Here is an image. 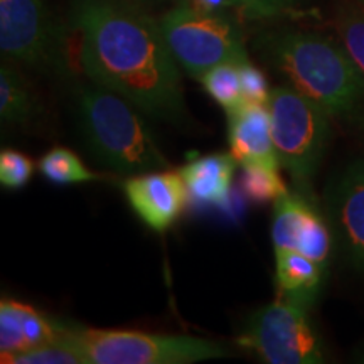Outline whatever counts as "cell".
<instances>
[{
  "label": "cell",
  "instance_id": "obj_8",
  "mask_svg": "<svg viewBox=\"0 0 364 364\" xmlns=\"http://www.w3.org/2000/svg\"><path fill=\"white\" fill-rule=\"evenodd\" d=\"M0 49L6 58L38 71H66L65 36L44 0H0Z\"/></svg>",
  "mask_w": 364,
  "mask_h": 364
},
{
  "label": "cell",
  "instance_id": "obj_18",
  "mask_svg": "<svg viewBox=\"0 0 364 364\" xmlns=\"http://www.w3.org/2000/svg\"><path fill=\"white\" fill-rule=\"evenodd\" d=\"M240 186L243 194L255 204L275 203L289 193L284 179L279 174V167L262 166V164L241 166Z\"/></svg>",
  "mask_w": 364,
  "mask_h": 364
},
{
  "label": "cell",
  "instance_id": "obj_22",
  "mask_svg": "<svg viewBox=\"0 0 364 364\" xmlns=\"http://www.w3.org/2000/svg\"><path fill=\"white\" fill-rule=\"evenodd\" d=\"M34 174L33 159L14 149L0 152V184L4 189H22Z\"/></svg>",
  "mask_w": 364,
  "mask_h": 364
},
{
  "label": "cell",
  "instance_id": "obj_28",
  "mask_svg": "<svg viewBox=\"0 0 364 364\" xmlns=\"http://www.w3.org/2000/svg\"><path fill=\"white\" fill-rule=\"evenodd\" d=\"M140 2H154V0H140Z\"/></svg>",
  "mask_w": 364,
  "mask_h": 364
},
{
  "label": "cell",
  "instance_id": "obj_7",
  "mask_svg": "<svg viewBox=\"0 0 364 364\" xmlns=\"http://www.w3.org/2000/svg\"><path fill=\"white\" fill-rule=\"evenodd\" d=\"M307 309L280 295L248 317L238 344L270 364L324 363V344Z\"/></svg>",
  "mask_w": 364,
  "mask_h": 364
},
{
  "label": "cell",
  "instance_id": "obj_19",
  "mask_svg": "<svg viewBox=\"0 0 364 364\" xmlns=\"http://www.w3.org/2000/svg\"><path fill=\"white\" fill-rule=\"evenodd\" d=\"M203 88L226 113L245 102L238 63H223L211 68L201 78Z\"/></svg>",
  "mask_w": 364,
  "mask_h": 364
},
{
  "label": "cell",
  "instance_id": "obj_3",
  "mask_svg": "<svg viewBox=\"0 0 364 364\" xmlns=\"http://www.w3.org/2000/svg\"><path fill=\"white\" fill-rule=\"evenodd\" d=\"M139 108L103 86H80L76 122L86 149L118 174L169 169V162L149 130Z\"/></svg>",
  "mask_w": 364,
  "mask_h": 364
},
{
  "label": "cell",
  "instance_id": "obj_23",
  "mask_svg": "<svg viewBox=\"0 0 364 364\" xmlns=\"http://www.w3.org/2000/svg\"><path fill=\"white\" fill-rule=\"evenodd\" d=\"M240 78H241V88H243L245 102L252 103H268L270 98V91L268 90V81L263 75V71L258 70L257 66L248 61L240 63Z\"/></svg>",
  "mask_w": 364,
  "mask_h": 364
},
{
  "label": "cell",
  "instance_id": "obj_25",
  "mask_svg": "<svg viewBox=\"0 0 364 364\" xmlns=\"http://www.w3.org/2000/svg\"><path fill=\"white\" fill-rule=\"evenodd\" d=\"M188 4L203 12H225L230 7H241V0H188Z\"/></svg>",
  "mask_w": 364,
  "mask_h": 364
},
{
  "label": "cell",
  "instance_id": "obj_10",
  "mask_svg": "<svg viewBox=\"0 0 364 364\" xmlns=\"http://www.w3.org/2000/svg\"><path fill=\"white\" fill-rule=\"evenodd\" d=\"M332 233L304 194L287 193L275 201L272 241L275 250H294L327 267Z\"/></svg>",
  "mask_w": 364,
  "mask_h": 364
},
{
  "label": "cell",
  "instance_id": "obj_12",
  "mask_svg": "<svg viewBox=\"0 0 364 364\" xmlns=\"http://www.w3.org/2000/svg\"><path fill=\"white\" fill-rule=\"evenodd\" d=\"M71 326L51 318L29 304L14 299L0 302V361L61 339Z\"/></svg>",
  "mask_w": 364,
  "mask_h": 364
},
{
  "label": "cell",
  "instance_id": "obj_4",
  "mask_svg": "<svg viewBox=\"0 0 364 364\" xmlns=\"http://www.w3.org/2000/svg\"><path fill=\"white\" fill-rule=\"evenodd\" d=\"M68 344L83 358V364H193L230 356L216 341L193 336L147 334L70 327Z\"/></svg>",
  "mask_w": 364,
  "mask_h": 364
},
{
  "label": "cell",
  "instance_id": "obj_9",
  "mask_svg": "<svg viewBox=\"0 0 364 364\" xmlns=\"http://www.w3.org/2000/svg\"><path fill=\"white\" fill-rule=\"evenodd\" d=\"M324 209L344 262L364 272V157L346 164L331 177Z\"/></svg>",
  "mask_w": 364,
  "mask_h": 364
},
{
  "label": "cell",
  "instance_id": "obj_6",
  "mask_svg": "<svg viewBox=\"0 0 364 364\" xmlns=\"http://www.w3.org/2000/svg\"><path fill=\"white\" fill-rule=\"evenodd\" d=\"M172 56L191 78L201 80L223 63H245L240 26L223 12H203L188 2L172 9L159 21Z\"/></svg>",
  "mask_w": 364,
  "mask_h": 364
},
{
  "label": "cell",
  "instance_id": "obj_5",
  "mask_svg": "<svg viewBox=\"0 0 364 364\" xmlns=\"http://www.w3.org/2000/svg\"><path fill=\"white\" fill-rule=\"evenodd\" d=\"M267 107L280 167L289 172L300 194H304L311 189L329 145V113L294 86L273 88Z\"/></svg>",
  "mask_w": 364,
  "mask_h": 364
},
{
  "label": "cell",
  "instance_id": "obj_24",
  "mask_svg": "<svg viewBox=\"0 0 364 364\" xmlns=\"http://www.w3.org/2000/svg\"><path fill=\"white\" fill-rule=\"evenodd\" d=\"M292 2L294 0H241V9H245L250 17L265 19L289 11Z\"/></svg>",
  "mask_w": 364,
  "mask_h": 364
},
{
  "label": "cell",
  "instance_id": "obj_13",
  "mask_svg": "<svg viewBox=\"0 0 364 364\" xmlns=\"http://www.w3.org/2000/svg\"><path fill=\"white\" fill-rule=\"evenodd\" d=\"M228 142L236 162L280 167L272 136L270 110L263 103L243 102L228 112Z\"/></svg>",
  "mask_w": 364,
  "mask_h": 364
},
{
  "label": "cell",
  "instance_id": "obj_17",
  "mask_svg": "<svg viewBox=\"0 0 364 364\" xmlns=\"http://www.w3.org/2000/svg\"><path fill=\"white\" fill-rule=\"evenodd\" d=\"M39 171L53 184H81L100 179L85 166L78 154L66 147H54L46 152L39 161Z\"/></svg>",
  "mask_w": 364,
  "mask_h": 364
},
{
  "label": "cell",
  "instance_id": "obj_1",
  "mask_svg": "<svg viewBox=\"0 0 364 364\" xmlns=\"http://www.w3.org/2000/svg\"><path fill=\"white\" fill-rule=\"evenodd\" d=\"M70 22L80 66L95 85L167 124L188 122L181 66L157 21L124 0H73Z\"/></svg>",
  "mask_w": 364,
  "mask_h": 364
},
{
  "label": "cell",
  "instance_id": "obj_26",
  "mask_svg": "<svg viewBox=\"0 0 364 364\" xmlns=\"http://www.w3.org/2000/svg\"><path fill=\"white\" fill-rule=\"evenodd\" d=\"M361 363H364V351L361 353Z\"/></svg>",
  "mask_w": 364,
  "mask_h": 364
},
{
  "label": "cell",
  "instance_id": "obj_21",
  "mask_svg": "<svg viewBox=\"0 0 364 364\" xmlns=\"http://www.w3.org/2000/svg\"><path fill=\"white\" fill-rule=\"evenodd\" d=\"M338 31L344 48L364 75V9H344L338 17Z\"/></svg>",
  "mask_w": 364,
  "mask_h": 364
},
{
  "label": "cell",
  "instance_id": "obj_11",
  "mask_svg": "<svg viewBox=\"0 0 364 364\" xmlns=\"http://www.w3.org/2000/svg\"><path fill=\"white\" fill-rule=\"evenodd\" d=\"M136 216L157 233H166L184 211L188 188L181 172L152 171L132 176L124 184Z\"/></svg>",
  "mask_w": 364,
  "mask_h": 364
},
{
  "label": "cell",
  "instance_id": "obj_16",
  "mask_svg": "<svg viewBox=\"0 0 364 364\" xmlns=\"http://www.w3.org/2000/svg\"><path fill=\"white\" fill-rule=\"evenodd\" d=\"M38 102L24 78L11 66L0 68V118L9 125H26L36 117Z\"/></svg>",
  "mask_w": 364,
  "mask_h": 364
},
{
  "label": "cell",
  "instance_id": "obj_20",
  "mask_svg": "<svg viewBox=\"0 0 364 364\" xmlns=\"http://www.w3.org/2000/svg\"><path fill=\"white\" fill-rule=\"evenodd\" d=\"M4 364H83V358L68 344L65 334L53 343L7 358Z\"/></svg>",
  "mask_w": 364,
  "mask_h": 364
},
{
  "label": "cell",
  "instance_id": "obj_15",
  "mask_svg": "<svg viewBox=\"0 0 364 364\" xmlns=\"http://www.w3.org/2000/svg\"><path fill=\"white\" fill-rule=\"evenodd\" d=\"M275 262L282 297L311 306L326 279V267L294 250H275Z\"/></svg>",
  "mask_w": 364,
  "mask_h": 364
},
{
  "label": "cell",
  "instance_id": "obj_2",
  "mask_svg": "<svg viewBox=\"0 0 364 364\" xmlns=\"http://www.w3.org/2000/svg\"><path fill=\"white\" fill-rule=\"evenodd\" d=\"M255 46L295 90L364 134V75L344 44L318 33L284 29L263 34Z\"/></svg>",
  "mask_w": 364,
  "mask_h": 364
},
{
  "label": "cell",
  "instance_id": "obj_27",
  "mask_svg": "<svg viewBox=\"0 0 364 364\" xmlns=\"http://www.w3.org/2000/svg\"><path fill=\"white\" fill-rule=\"evenodd\" d=\"M359 4H361V7L364 9V0H359Z\"/></svg>",
  "mask_w": 364,
  "mask_h": 364
},
{
  "label": "cell",
  "instance_id": "obj_14",
  "mask_svg": "<svg viewBox=\"0 0 364 364\" xmlns=\"http://www.w3.org/2000/svg\"><path fill=\"white\" fill-rule=\"evenodd\" d=\"M236 164L231 154H211L186 164L181 174L189 198L199 206H223L230 198Z\"/></svg>",
  "mask_w": 364,
  "mask_h": 364
}]
</instances>
